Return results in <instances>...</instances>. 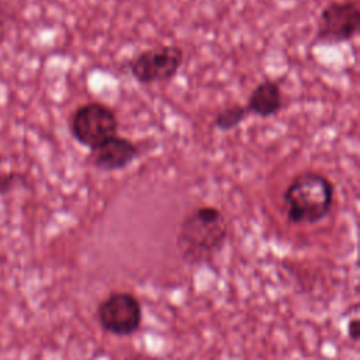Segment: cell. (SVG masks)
<instances>
[{
  "label": "cell",
  "mask_w": 360,
  "mask_h": 360,
  "mask_svg": "<svg viewBox=\"0 0 360 360\" xmlns=\"http://www.w3.org/2000/svg\"><path fill=\"white\" fill-rule=\"evenodd\" d=\"M118 120L105 104L91 101L76 108L70 118L73 138L90 150L97 149L105 141L117 135Z\"/></svg>",
  "instance_id": "obj_3"
},
{
  "label": "cell",
  "mask_w": 360,
  "mask_h": 360,
  "mask_svg": "<svg viewBox=\"0 0 360 360\" xmlns=\"http://www.w3.org/2000/svg\"><path fill=\"white\" fill-rule=\"evenodd\" d=\"M93 152V166L110 173L125 169L138 158V148L128 138L114 135Z\"/></svg>",
  "instance_id": "obj_7"
},
{
  "label": "cell",
  "mask_w": 360,
  "mask_h": 360,
  "mask_svg": "<svg viewBox=\"0 0 360 360\" xmlns=\"http://www.w3.org/2000/svg\"><path fill=\"white\" fill-rule=\"evenodd\" d=\"M347 333H349V338H350L352 340H357V338H359V321H357L356 318L349 322Z\"/></svg>",
  "instance_id": "obj_12"
},
{
  "label": "cell",
  "mask_w": 360,
  "mask_h": 360,
  "mask_svg": "<svg viewBox=\"0 0 360 360\" xmlns=\"http://www.w3.org/2000/svg\"><path fill=\"white\" fill-rule=\"evenodd\" d=\"M246 110L249 114L267 118L276 115L283 107V94L280 84L274 80L260 82L250 93Z\"/></svg>",
  "instance_id": "obj_8"
},
{
  "label": "cell",
  "mask_w": 360,
  "mask_h": 360,
  "mask_svg": "<svg viewBox=\"0 0 360 360\" xmlns=\"http://www.w3.org/2000/svg\"><path fill=\"white\" fill-rule=\"evenodd\" d=\"M11 25V11L4 3H0V42L6 38Z\"/></svg>",
  "instance_id": "obj_10"
},
{
  "label": "cell",
  "mask_w": 360,
  "mask_h": 360,
  "mask_svg": "<svg viewBox=\"0 0 360 360\" xmlns=\"http://www.w3.org/2000/svg\"><path fill=\"white\" fill-rule=\"evenodd\" d=\"M228 226L224 214L211 205H202L188 212L179 225L176 248L190 264L211 260L225 245Z\"/></svg>",
  "instance_id": "obj_1"
},
{
  "label": "cell",
  "mask_w": 360,
  "mask_h": 360,
  "mask_svg": "<svg viewBox=\"0 0 360 360\" xmlns=\"http://www.w3.org/2000/svg\"><path fill=\"white\" fill-rule=\"evenodd\" d=\"M248 110L245 105L233 104L229 107L222 108L215 117H214V125L221 131H232L238 128L246 118Z\"/></svg>",
  "instance_id": "obj_9"
},
{
  "label": "cell",
  "mask_w": 360,
  "mask_h": 360,
  "mask_svg": "<svg viewBox=\"0 0 360 360\" xmlns=\"http://www.w3.org/2000/svg\"><path fill=\"white\" fill-rule=\"evenodd\" d=\"M96 315L105 332L115 336H129L141 326L142 307L134 294L114 291L97 305Z\"/></svg>",
  "instance_id": "obj_4"
},
{
  "label": "cell",
  "mask_w": 360,
  "mask_h": 360,
  "mask_svg": "<svg viewBox=\"0 0 360 360\" xmlns=\"http://www.w3.org/2000/svg\"><path fill=\"white\" fill-rule=\"evenodd\" d=\"M18 179H20V176L14 174V173L0 176V194H4L7 191H10L17 184Z\"/></svg>",
  "instance_id": "obj_11"
},
{
  "label": "cell",
  "mask_w": 360,
  "mask_h": 360,
  "mask_svg": "<svg viewBox=\"0 0 360 360\" xmlns=\"http://www.w3.org/2000/svg\"><path fill=\"white\" fill-rule=\"evenodd\" d=\"M183 63V51L165 45L141 52L128 63L132 77L141 84H152L173 79Z\"/></svg>",
  "instance_id": "obj_6"
},
{
  "label": "cell",
  "mask_w": 360,
  "mask_h": 360,
  "mask_svg": "<svg viewBox=\"0 0 360 360\" xmlns=\"http://www.w3.org/2000/svg\"><path fill=\"white\" fill-rule=\"evenodd\" d=\"M360 27V8L356 1H332L325 6L316 22L315 44H342L353 39Z\"/></svg>",
  "instance_id": "obj_5"
},
{
  "label": "cell",
  "mask_w": 360,
  "mask_h": 360,
  "mask_svg": "<svg viewBox=\"0 0 360 360\" xmlns=\"http://www.w3.org/2000/svg\"><path fill=\"white\" fill-rule=\"evenodd\" d=\"M335 188L332 181L319 172L297 174L284 191L287 218L292 224H316L333 205Z\"/></svg>",
  "instance_id": "obj_2"
}]
</instances>
